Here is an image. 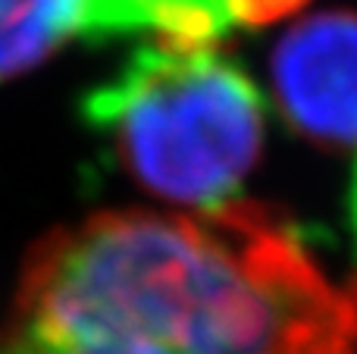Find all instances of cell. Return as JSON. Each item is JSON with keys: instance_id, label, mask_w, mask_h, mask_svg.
<instances>
[{"instance_id": "4", "label": "cell", "mask_w": 357, "mask_h": 354, "mask_svg": "<svg viewBox=\"0 0 357 354\" xmlns=\"http://www.w3.org/2000/svg\"><path fill=\"white\" fill-rule=\"evenodd\" d=\"M232 29L226 0H82L75 25L91 44L148 38L176 50H216Z\"/></svg>"}, {"instance_id": "5", "label": "cell", "mask_w": 357, "mask_h": 354, "mask_svg": "<svg viewBox=\"0 0 357 354\" xmlns=\"http://www.w3.org/2000/svg\"><path fill=\"white\" fill-rule=\"evenodd\" d=\"M82 0H0V82L31 72L69 35Z\"/></svg>"}, {"instance_id": "6", "label": "cell", "mask_w": 357, "mask_h": 354, "mask_svg": "<svg viewBox=\"0 0 357 354\" xmlns=\"http://www.w3.org/2000/svg\"><path fill=\"white\" fill-rule=\"evenodd\" d=\"M232 10L235 25H251V29H264L270 22H279L289 13L301 10L307 0H226Z\"/></svg>"}, {"instance_id": "2", "label": "cell", "mask_w": 357, "mask_h": 354, "mask_svg": "<svg viewBox=\"0 0 357 354\" xmlns=\"http://www.w3.org/2000/svg\"><path fill=\"white\" fill-rule=\"evenodd\" d=\"M88 125L148 194L213 210L264 151V100L220 50L142 44L82 104Z\"/></svg>"}, {"instance_id": "1", "label": "cell", "mask_w": 357, "mask_h": 354, "mask_svg": "<svg viewBox=\"0 0 357 354\" xmlns=\"http://www.w3.org/2000/svg\"><path fill=\"white\" fill-rule=\"evenodd\" d=\"M0 354H357V288L264 204L107 210L25 257Z\"/></svg>"}, {"instance_id": "3", "label": "cell", "mask_w": 357, "mask_h": 354, "mask_svg": "<svg viewBox=\"0 0 357 354\" xmlns=\"http://www.w3.org/2000/svg\"><path fill=\"white\" fill-rule=\"evenodd\" d=\"M285 123L326 151L357 148V13L323 10L295 22L270 60Z\"/></svg>"}, {"instance_id": "7", "label": "cell", "mask_w": 357, "mask_h": 354, "mask_svg": "<svg viewBox=\"0 0 357 354\" xmlns=\"http://www.w3.org/2000/svg\"><path fill=\"white\" fill-rule=\"evenodd\" d=\"M351 226H354V238H357V169H354V185H351Z\"/></svg>"}]
</instances>
